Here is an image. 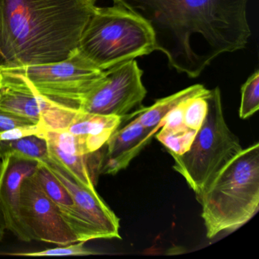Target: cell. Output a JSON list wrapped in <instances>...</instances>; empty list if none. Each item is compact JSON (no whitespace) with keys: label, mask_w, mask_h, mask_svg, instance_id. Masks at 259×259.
I'll use <instances>...</instances> for the list:
<instances>
[{"label":"cell","mask_w":259,"mask_h":259,"mask_svg":"<svg viewBox=\"0 0 259 259\" xmlns=\"http://www.w3.org/2000/svg\"><path fill=\"white\" fill-rule=\"evenodd\" d=\"M123 119L78 110L66 130L76 137L81 153L87 155L101 150Z\"/></svg>","instance_id":"cell-13"},{"label":"cell","mask_w":259,"mask_h":259,"mask_svg":"<svg viewBox=\"0 0 259 259\" xmlns=\"http://www.w3.org/2000/svg\"><path fill=\"white\" fill-rule=\"evenodd\" d=\"M196 199L208 239L249 221L259 208V144L242 148Z\"/></svg>","instance_id":"cell-3"},{"label":"cell","mask_w":259,"mask_h":259,"mask_svg":"<svg viewBox=\"0 0 259 259\" xmlns=\"http://www.w3.org/2000/svg\"><path fill=\"white\" fill-rule=\"evenodd\" d=\"M207 102V116L189 151L181 155L169 153L174 160L172 168L185 179L195 196L242 150L237 136L226 122L219 88L210 90Z\"/></svg>","instance_id":"cell-5"},{"label":"cell","mask_w":259,"mask_h":259,"mask_svg":"<svg viewBox=\"0 0 259 259\" xmlns=\"http://www.w3.org/2000/svg\"><path fill=\"white\" fill-rule=\"evenodd\" d=\"M32 176L47 196L57 206L62 218L69 224L75 216V206L66 188L42 161Z\"/></svg>","instance_id":"cell-16"},{"label":"cell","mask_w":259,"mask_h":259,"mask_svg":"<svg viewBox=\"0 0 259 259\" xmlns=\"http://www.w3.org/2000/svg\"><path fill=\"white\" fill-rule=\"evenodd\" d=\"M208 92L202 84L190 86L174 95L157 100L151 107L138 110L135 113L137 116L136 119L146 128L159 130L161 128L163 119L171 110L184 101L205 95Z\"/></svg>","instance_id":"cell-14"},{"label":"cell","mask_w":259,"mask_h":259,"mask_svg":"<svg viewBox=\"0 0 259 259\" xmlns=\"http://www.w3.org/2000/svg\"><path fill=\"white\" fill-rule=\"evenodd\" d=\"M4 155L40 161L48 157V143L39 135L16 140L0 141V156Z\"/></svg>","instance_id":"cell-17"},{"label":"cell","mask_w":259,"mask_h":259,"mask_svg":"<svg viewBox=\"0 0 259 259\" xmlns=\"http://www.w3.org/2000/svg\"><path fill=\"white\" fill-rule=\"evenodd\" d=\"M210 90L207 94L195 97L188 100L185 104V125L191 130L198 132L202 125L208 110L207 97Z\"/></svg>","instance_id":"cell-20"},{"label":"cell","mask_w":259,"mask_h":259,"mask_svg":"<svg viewBox=\"0 0 259 259\" xmlns=\"http://www.w3.org/2000/svg\"><path fill=\"white\" fill-rule=\"evenodd\" d=\"M157 131L146 128L136 119L117 128L104 145L106 151L100 157L98 172L116 175L126 169L132 160L149 145Z\"/></svg>","instance_id":"cell-12"},{"label":"cell","mask_w":259,"mask_h":259,"mask_svg":"<svg viewBox=\"0 0 259 259\" xmlns=\"http://www.w3.org/2000/svg\"><path fill=\"white\" fill-rule=\"evenodd\" d=\"M97 0H0V69L57 63L78 48Z\"/></svg>","instance_id":"cell-2"},{"label":"cell","mask_w":259,"mask_h":259,"mask_svg":"<svg viewBox=\"0 0 259 259\" xmlns=\"http://www.w3.org/2000/svg\"><path fill=\"white\" fill-rule=\"evenodd\" d=\"M8 69L25 77L36 92L51 102L76 111L104 72L77 48L62 61Z\"/></svg>","instance_id":"cell-6"},{"label":"cell","mask_w":259,"mask_h":259,"mask_svg":"<svg viewBox=\"0 0 259 259\" xmlns=\"http://www.w3.org/2000/svg\"><path fill=\"white\" fill-rule=\"evenodd\" d=\"M6 230H7V227H6L5 220H4L2 210L0 209V241L4 239Z\"/></svg>","instance_id":"cell-24"},{"label":"cell","mask_w":259,"mask_h":259,"mask_svg":"<svg viewBox=\"0 0 259 259\" xmlns=\"http://www.w3.org/2000/svg\"><path fill=\"white\" fill-rule=\"evenodd\" d=\"M240 119L250 117L259 108V72L256 70L241 88Z\"/></svg>","instance_id":"cell-19"},{"label":"cell","mask_w":259,"mask_h":259,"mask_svg":"<svg viewBox=\"0 0 259 259\" xmlns=\"http://www.w3.org/2000/svg\"><path fill=\"white\" fill-rule=\"evenodd\" d=\"M45 128L40 125H28V126L16 127L12 130L0 133V141H11L32 135H38L45 131Z\"/></svg>","instance_id":"cell-22"},{"label":"cell","mask_w":259,"mask_h":259,"mask_svg":"<svg viewBox=\"0 0 259 259\" xmlns=\"http://www.w3.org/2000/svg\"><path fill=\"white\" fill-rule=\"evenodd\" d=\"M151 29L169 66L196 78L221 54L244 49L251 36L248 0H113Z\"/></svg>","instance_id":"cell-1"},{"label":"cell","mask_w":259,"mask_h":259,"mask_svg":"<svg viewBox=\"0 0 259 259\" xmlns=\"http://www.w3.org/2000/svg\"><path fill=\"white\" fill-rule=\"evenodd\" d=\"M77 49L103 71L155 51L153 34L147 24L117 6L96 7Z\"/></svg>","instance_id":"cell-4"},{"label":"cell","mask_w":259,"mask_h":259,"mask_svg":"<svg viewBox=\"0 0 259 259\" xmlns=\"http://www.w3.org/2000/svg\"><path fill=\"white\" fill-rule=\"evenodd\" d=\"M142 75L143 71L134 60L104 70L101 79L84 98L80 111L125 119L146 96Z\"/></svg>","instance_id":"cell-7"},{"label":"cell","mask_w":259,"mask_h":259,"mask_svg":"<svg viewBox=\"0 0 259 259\" xmlns=\"http://www.w3.org/2000/svg\"><path fill=\"white\" fill-rule=\"evenodd\" d=\"M61 247L48 248L43 251H33V252L14 253L10 255L26 256V257H44V256H77L91 255L97 254L95 251L89 249L84 246V242H77V243L60 245Z\"/></svg>","instance_id":"cell-21"},{"label":"cell","mask_w":259,"mask_h":259,"mask_svg":"<svg viewBox=\"0 0 259 259\" xmlns=\"http://www.w3.org/2000/svg\"><path fill=\"white\" fill-rule=\"evenodd\" d=\"M48 151V158L66 171L78 184L95 189V177L89 162L91 154L79 155L50 143Z\"/></svg>","instance_id":"cell-15"},{"label":"cell","mask_w":259,"mask_h":259,"mask_svg":"<svg viewBox=\"0 0 259 259\" xmlns=\"http://www.w3.org/2000/svg\"><path fill=\"white\" fill-rule=\"evenodd\" d=\"M63 185L73 200L75 214L69 227L78 242L120 238L119 219L98 195L96 189L78 184L66 171L50 160H40Z\"/></svg>","instance_id":"cell-8"},{"label":"cell","mask_w":259,"mask_h":259,"mask_svg":"<svg viewBox=\"0 0 259 259\" xmlns=\"http://www.w3.org/2000/svg\"><path fill=\"white\" fill-rule=\"evenodd\" d=\"M39 163L14 156H0V209L7 230L23 242L32 239L21 218V185L24 179L34 174Z\"/></svg>","instance_id":"cell-11"},{"label":"cell","mask_w":259,"mask_h":259,"mask_svg":"<svg viewBox=\"0 0 259 259\" xmlns=\"http://www.w3.org/2000/svg\"><path fill=\"white\" fill-rule=\"evenodd\" d=\"M35 122L14 113L0 110V133L16 127L36 125Z\"/></svg>","instance_id":"cell-23"},{"label":"cell","mask_w":259,"mask_h":259,"mask_svg":"<svg viewBox=\"0 0 259 259\" xmlns=\"http://www.w3.org/2000/svg\"><path fill=\"white\" fill-rule=\"evenodd\" d=\"M196 133L197 131L187 126L176 130H167L161 127L155 136L166 147L168 152L181 155L189 151Z\"/></svg>","instance_id":"cell-18"},{"label":"cell","mask_w":259,"mask_h":259,"mask_svg":"<svg viewBox=\"0 0 259 259\" xmlns=\"http://www.w3.org/2000/svg\"><path fill=\"white\" fill-rule=\"evenodd\" d=\"M0 110L53 131L66 130L78 112L51 102L36 92L25 77L8 69H0Z\"/></svg>","instance_id":"cell-9"},{"label":"cell","mask_w":259,"mask_h":259,"mask_svg":"<svg viewBox=\"0 0 259 259\" xmlns=\"http://www.w3.org/2000/svg\"><path fill=\"white\" fill-rule=\"evenodd\" d=\"M20 214L32 240L57 245L78 242L57 206L32 175L24 179L21 185Z\"/></svg>","instance_id":"cell-10"}]
</instances>
